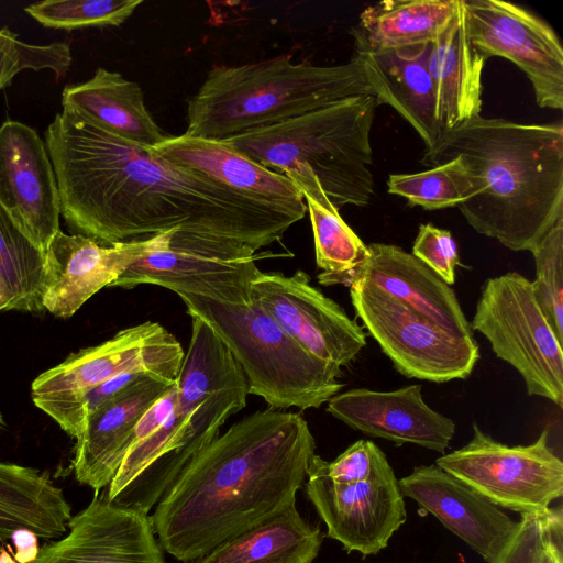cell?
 Wrapping results in <instances>:
<instances>
[{
	"mask_svg": "<svg viewBox=\"0 0 563 563\" xmlns=\"http://www.w3.org/2000/svg\"><path fill=\"white\" fill-rule=\"evenodd\" d=\"M404 496L413 499L486 563H497L519 521L438 465H420L398 481Z\"/></svg>",
	"mask_w": 563,
	"mask_h": 563,
	"instance_id": "cell-18",
	"label": "cell"
},
{
	"mask_svg": "<svg viewBox=\"0 0 563 563\" xmlns=\"http://www.w3.org/2000/svg\"><path fill=\"white\" fill-rule=\"evenodd\" d=\"M14 309L13 296L0 274V311Z\"/></svg>",
	"mask_w": 563,
	"mask_h": 563,
	"instance_id": "cell-40",
	"label": "cell"
},
{
	"mask_svg": "<svg viewBox=\"0 0 563 563\" xmlns=\"http://www.w3.org/2000/svg\"><path fill=\"white\" fill-rule=\"evenodd\" d=\"M314 461L327 476L344 484L364 482L393 470L385 453L369 440L354 442L332 462L317 454Z\"/></svg>",
	"mask_w": 563,
	"mask_h": 563,
	"instance_id": "cell-35",
	"label": "cell"
},
{
	"mask_svg": "<svg viewBox=\"0 0 563 563\" xmlns=\"http://www.w3.org/2000/svg\"><path fill=\"white\" fill-rule=\"evenodd\" d=\"M0 206L44 254L60 231V199L45 142L31 126H0Z\"/></svg>",
	"mask_w": 563,
	"mask_h": 563,
	"instance_id": "cell-16",
	"label": "cell"
},
{
	"mask_svg": "<svg viewBox=\"0 0 563 563\" xmlns=\"http://www.w3.org/2000/svg\"><path fill=\"white\" fill-rule=\"evenodd\" d=\"M462 448L438 457L435 465L497 507L544 515L563 495V462L549 446V430L527 445H507L477 423Z\"/></svg>",
	"mask_w": 563,
	"mask_h": 563,
	"instance_id": "cell-8",
	"label": "cell"
},
{
	"mask_svg": "<svg viewBox=\"0 0 563 563\" xmlns=\"http://www.w3.org/2000/svg\"><path fill=\"white\" fill-rule=\"evenodd\" d=\"M71 508L47 473L0 461V543L18 530L45 540L65 536Z\"/></svg>",
	"mask_w": 563,
	"mask_h": 563,
	"instance_id": "cell-26",
	"label": "cell"
},
{
	"mask_svg": "<svg viewBox=\"0 0 563 563\" xmlns=\"http://www.w3.org/2000/svg\"><path fill=\"white\" fill-rule=\"evenodd\" d=\"M191 318H199L228 347L247 382L249 394L271 408H319L343 388L341 367L298 345L256 302L227 303L178 295Z\"/></svg>",
	"mask_w": 563,
	"mask_h": 563,
	"instance_id": "cell-6",
	"label": "cell"
},
{
	"mask_svg": "<svg viewBox=\"0 0 563 563\" xmlns=\"http://www.w3.org/2000/svg\"><path fill=\"white\" fill-rule=\"evenodd\" d=\"M69 532L40 548L32 563H166L147 514L107 493L73 516Z\"/></svg>",
	"mask_w": 563,
	"mask_h": 563,
	"instance_id": "cell-17",
	"label": "cell"
},
{
	"mask_svg": "<svg viewBox=\"0 0 563 563\" xmlns=\"http://www.w3.org/2000/svg\"><path fill=\"white\" fill-rule=\"evenodd\" d=\"M3 426V418H2V415L0 413V428Z\"/></svg>",
	"mask_w": 563,
	"mask_h": 563,
	"instance_id": "cell-42",
	"label": "cell"
},
{
	"mask_svg": "<svg viewBox=\"0 0 563 563\" xmlns=\"http://www.w3.org/2000/svg\"><path fill=\"white\" fill-rule=\"evenodd\" d=\"M142 0H46L30 4L25 12L45 27L78 30L119 26Z\"/></svg>",
	"mask_w": 563,
	"mask_h": 563,
	"instance_id": "cell-32",
	"label": "cell"
},
{
	"mask_svg": "<svg viewBox=\"0 0 563 563\" xmlns=\"http://www.w3.org/2000/svg\"><path fill=\"white\" fill-rule=\"evenodd\" d=\"M303 199L313 232L316 263L323 271L318 282L327 286L332 278L361 267L369 251L328 197L316 199L303 195Z\"/></svg>",
	"mask_w": 563,
	"mask_h": 563,
	"instance_id": "cell-29",
	"label": "cell"
},
{
	"mask_svg": "<svg viewBox=\"0 0 563 563\" xmlns=\"http://www.w3.org/2000/svg\"><path fill=\"white\" fill-rule=\"evenodd\" d=\"M0 563H16V561L5 550L0 549Z\"/></svg>",
	"mask_w": 563,
	"mask_h": 563,
	"instance_id": "cell-41",
	"label": "cell"
},
{
	"mask_svg": "<svg viewBox=\"0 0 563 563\" xmlns=\"http://www.w3.org/2000/svg\"><path fill=\"white\" fill-rule=\"evenodd\" d=\"M448 285L455 282L459 252L451 232L431 223L421 224L412 245V253Z\"/></svg>",
	"mask_w": 563,
	"mask_h": 563,
	"instance_id": "cell-37",
	"label": "cell"
},
{
	"mask_svg": "<svg viewBox=\"0 0 563 563\" xmlns=\"http://www.w3.org/2000/svg\"><path fill=\"white\" fill-rule=\"evenodd\" d=\"M347 287L356 316L399 374L433 383L471 375L479 358L474 339L449 333L365 283Z\"/></svg>",
	"mask_w": 563,
	"mask_h": 563,
	"instance_id": "cell-11",
	"label": "cell"
},
{
	"mask_svg": "<svg viewBox=\"0 0 563 563\" xmlns=\"http://www.w3.org/2000/svg\"><path fill=\"white\" fill-rule=\"evenodd\" d=\"M37 536L32 531L22 529L13 533L11 540L15 547L14 560L16 563H32L40 551Z\"/></svg>",
	"mask_w": 563,
	"mask_h": 563,
	"instance_id": "cell-38",
	"label": "cell"
},
{
	"mask_svg": "<svg viewBox=\"0 0 563 563\" xmlns=\"http://www.w3.org/2000/svg\"><path fill=\"white\" fill-rule=\"evenodd\" d=\"M0 274L13 296L15 310H43L45 254L24 235L1 206Z\"/></svg>",
	"mask_w": 563,
	"mask_h": 563,
	"instance_id": "cell-30",
	"label": "cell"
},
{
	"mask_svg": "<svg viewBox=\"0 0 563 563\" xmlns=\"http://www.w3.org/2000/svg\"><path fill=\"white\" fill-rule=\"evenodd\" d=\"M258 258L256 250L236 240L175 230L167 246L132 264L110 287L147 284L177 295L249 303Z\"/></svg>",
	"mask_w": 563,
	"mask_h": 563,
	"instance_id": "cell-10",
	"label": "cell"
},
{
	"mask_svg": "<svg viewBox=\"0 0 563 563\" xmlns=\"http://www.w3.org/2000/svg\"><path fill=\"white\" fill-rule=\"evenodd\" d=\"M251 300L298 345L331 365H349L366 345L363 328L303 271L290 276L260 271L251 282Z\"/></svg>",
	"mask_w": 563,
	"mask_h": 563,
	"instance_id": "cell-13",
	"label": "cell"
},
{
	"mask_svg": "<svg viewBox=\"0 0 563 563\" xmlns=\"http://www.w3.org/2000/svg\"><path fill=\"white\" fill-rule=\"evenodd\" d=\"M60 216L104 244L170 230L228 238L254 250L278 242L299 219L169 164L63 109L45 132Z\"/></svg>",
	"mask_w": 563,
	"mask_h": 563,
	"instance_id": "cell-1",
	"label": "cell"
},
{
	"mask_svg": "<svg viewBox=\"0 0 563 563\" xmlns=\"http://www.w3.org/2000/svg\"><path fill=\"white\" fill-rule=\"evenodd\" d=\"M473 190L471 175L460 158L419 173L390 174L387 179L389 194L426 210L459 207L471 198Z\"/></svg>",
	"mask_w": 563,
	"mask_h": 563,
	"instance_id": "cell-31",
	"label": "cell"
},
{
	"mask_svg": "<svg viewBox=\"0 0 563 563\" xmlns=\"http://www.w3.org/2000/svg\"><path fill=\"white\" fill-rule=\"evenodd\" d=\"M536 278L532 284L534 297L552 325L556 336L563 341V219L531 250Z\"/></svg>",
	"mask_w": 563,
	"mask_h": 563,
	"instance_id": "cell-33",
	"label": "cell"
},
{
	"mask_svg": "<svg viewBox=\"0 0 563 563\" xmlns=\"http://www.w3.org/2000/svg\"><path fill=\"white\" fill-rule=\"evenodd\" d=\"M466 29L487 60L504 57L531 82L540 108L563 109V47L556 33L529 10L503 0H462Z\"/></svg>",
	"mask_w": 563,
	"mask_h": 563,
	"instance_id": "cell-12",
	"label": "cell"
},
{
	"mask_svg": "<svg viewBox=\"0 0 563 563\" xmlns=\"http://www.w3.org/2000/svg\"><path fill=\"white\" fill-rule=\"evenodd\" d=\"M146 376L88 417L76 438V479L96 493L115 476L146 410L174 384Z\"/></svg>",
	"mask_w": 563,
	"mask_h": 563,
	"instance_id": "cell-22",
	"label": "cell"
},
{
	"mask_svg": "<svg viewBox=\"0 0 563 563\" xmlns=\"http://www.w3.org/2000/svg\"><path fill=\"white\" fill-rule=\"evenodd\" d=\"M430 44L391 51H371L355 45V55L364 65L377 104L391 107L418 133L426 148L441 134L428 68Z\"/></svg>",
	"mask_w": 563,
	"mask_h": 563,
	"instance_id": "cell-23",
	"label": "cell"
},
{
	"mask_svg": "<svg viewBox=\"0 0 563 563\" xmlns=\"http://www.w3.org/2000/svg\"><path fill=\"white\" fill-rule=\"evenodd\" d=\"M485 63L470 41L463 3L459 0L453 19L429 46L428 68L441 131L481 115Z\"/></svg>",
	"mask_w": 563,
	"mask_h": 563,
	"instance_id": "cell-24",
	"label": "cell"
},
{
	"mask_svg": "<svg viewBox=\"0 0 563 563\" xmlns=\"http://www.w3.org/2000/svg\"><path fill=\"white\" fill-rule=\"evenodd\" d=\"M316 441L305 418L267 408L200 450L150 517L161 547L191 563L296 504Z\"/></svg>",
	"mask_w": 563,
	"mask_h": 563,
	"instance_id": "cell-2",
	"label": "cell"
},
{
	"mask_svg": "<svg viewBox=\"0 0 563 563\" xmlns=\"http://www.w3.org/2000/svg\"><path fill=\"white\" fill-rule=\"evenodd\" d=\"M62 104L144 148L166 139L145 106L140 85L118 71L99 67L88 80L65 86Z\"/></svg>",
	"mask_w": 563,
	"mask_h": 563,
	"instance_id": "cell-25",
	"label": "cell"
},
{
	"mask_svg": "<svg viewBox=\"0 0 563 563\" xmlns=\"http://www.w3.org/2000/svg\"><path fill=\"white\" fill-rule=\"evenodd\" d=\"M71 63L70 47L66 43L29 44L8 27L0 29V90L26 69H49L59 79L67 74Z\"/></svg>",
	"mask_w": 563,
	"mask_h": 563,
	"instance_id": "cell-34",
	"label": "cell"
},
{
	"mask_svg": "<svg viewBox=\"0 0 563 563\" xmlns=\"http://www.w3.org/2000/svg\"><path fill=\"white\" fill-rule=\"evenodd\" d=\"M305 486L328 537L339 541L346 552L376 555L406 522V504L394 470L344 484L327 476L313 456Z\"/></svg>",
	"mask_w": 563,
	"mask_h": 563,
	"instance_id": "cell-14",
	"label": "cell"
},
{
	"mask_svg": "<svg viewBox=\"0 0 563 563\" xmlns=\"http://www.w3.org/2000/svg\"><path fill=\"white\" fill-rule=\"evenodd\" d=\"M470 324L521 375L528 395L563 406L562 342L542 312L531 280L516 272L486 279Z\"/></svg>",
	"mask_w": 563,
	"mask_h": 563,
	"instance_id": "cell-7",
	"label": "cell"
},
{
	"mask_svg": "<svg viewBox=\"0 0 563 563\" xmlns=\"http://www.w3.org/2000/svg\"><path fill=\"white\" fill-rule=\"evenodd\" d=\"M421 391V385L390 391L353 388L334 395L327 411L366 435L444 454L455 433V423L430 408Z\"/></svg>",
	"mask_w": 563,
	"mask_h": 563,
	"instance_id": "cell-19",
	"label": "cell"
},
{
	"mask_svg": "<svg viewBox=\"0 0 563 563\" xmlns=\"http://www.w3.org/2000/svg\"><path fill=\"white\" fill-rule=\"evenodd\" d=\"M184 356L181 344L166 328L146 321L43 372L32 383L31 397L56 421L84 394L114 376L141 373L175 382Z\"/></svg>",
	"mask_w": 563,
	"mask_h": 563,
	"instance_id": "cell-9",
	"label": "cell"
},
{
	"mask_svg": "<svg viewBox=\"0 0 563 563\" xmlns=\"http://www.w3.org/2000/svg\"><path fill=\"white\" fill-rule=\"evenodd\" d=\"M563 531L553 533L547 541L538 563H563Z\"/></svg>",
	"mask_w": 563,
	"mask_h": 563,
	"instance_id": "cell-39",
	"label": "cell"
},
{
	"mask_svg": "<svg viewBox=\"0 0 563 563\" xmlns=\"http://www.w3.org/2000/svg\"><path fill=\"white\" fill-rule=\"evenodd\" d=\"M150 150L172 165L202 175L244 197L284 210L299 220L307 212L303 195L290 178L247 158L222 141L181 134L166 136Z\"/></svg>",
	"mask_w": 563,
	"mask_h": 563,
	"instance_id": "cell-21",
	"label": "cell"
},
{
	"mask_svg": "<svg viewBox=\"0 0 563 563\" xmlns=\"http://www.w3.org/2000/svg\"><path fill=\"white\" fill-rule=\"evenodd\" d=\"M459 0H385L368 5L352 30L355 45L391 51L434 42L446 29Z\"/></svg>",
	"mask_w": 563,
	"mask_h": 563,
	"instance_id": "cell-28",
	"label": "cell"
},
{
	"mask_svg": "<svg viewBox=\"0 0 563 563\" xmlns=\"http://www.w3.org/2000/svg\"><path fill=\"white\" fill-rule=\"evenodd\" d=\"M377 107L374 96H355L222 142L283 175L308 168L338 210L366 207L374 196L371 131Z\"/></svg>",
	"mask_w": 563,
	"mask_h": 563,
	"instance_id": "cell-5",
	"label": "cell"
},
{
	"mask_svg": "<svg viewBox=\"0 0 563 563\" xmlns=\"http://www.w3.org/2000/svg\"><path fill=\"white\" fill-rule=\"evenodd\" d=\"M367 247L369 256L361 267L332 278L327 286L365 283L449 333L474 339L454 290L433 271L398 245L371 243Z\"/></svg>",
	"mask_w": 563,
	"mask_h": 563,
	"instance_id": "cell-20",
	"label": "cell"
},
{
	"mask_svg": "<svg viewBox=\"0 0 563 563\" xmlns=\"http://www.w3.org/2000/svg\"><path fill=\"white\" fill-rule=\"evenodd\" d=\"M563 531L562 510L551 508L544 515H523L519 528L497 563H538L549 538Z\"/></svg>",
	"mask_w": 563,
	"mask_h": 563,
	"instance_id": "cell-36",
	"label": "cell"
},
{
	"mask_svg": "<svg viewBox=\"0 0 563 563\" xmlns=\"http://www.w3.org/2000/svg\"><path fill=\"white\" fill-rule=\"evenodd\" d=\"M323 536L296 504L233 537L191 563H312Z\"/></svg>",
	"mask_w": 563,
	"mask_h": 563,
	"instance_id": "cell-27",
	"label": "cell"
},
{
	"mask_svg": "<svg viewBox=\"0 0 563 563\" xmlns=\"http://www.w3.org/2000/svg\"><path fill=\"white\" fill-rule=\"evenodd\" d=\"M361 95L373 96V90L356 55L333 66L292 63L287 54L217 65L188 100L184 134L222 141Z\"/></svg>",
	"mask_w": 563,
	"mask_h": 563,
	"instance_id": "cell-4",
	"label": "cell"
},
{
	"mask_svg": "<svg viewBox=\"0 0 563 563\" xmlns=\"http://www.w3.org/2000/svg\"><path fill=\"white\" fill-rule=\"evenodd\" d=\"M460 158L473 195L457 208L479 234L529 251L563 219V125L478 115L441 131L421 158L433 167Z\"/></svg>",
	"mask_w": 563,
	"mask_h": 563,
	"instance_id": "cell-3",
	"label": "cell"
},
{
	"mask_svg": "<svg viewBox=\"0 0 563 563\" xmlns=\"http://www.w3.org/2000/svg\"><path fill=\"white\" fill-rule=\"evenodd\" d=\"M174 231L113 244L58 231L45 252L43 309L58 318L74 316L132 264L167 246Z\"/></svg>",
	"mask_w": 563,
	"mask_h": 563,
	"instance_id": "cell-15",
	"label": "cell"
}]
</instances>
